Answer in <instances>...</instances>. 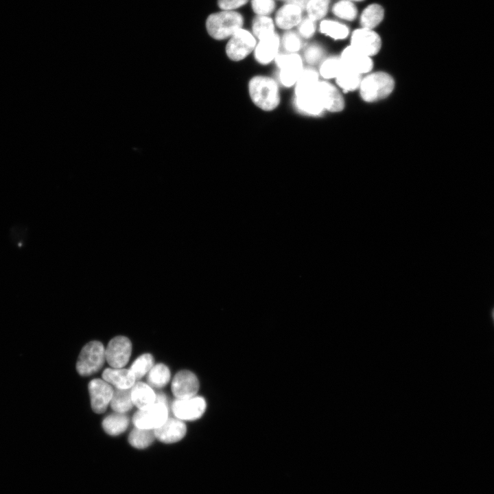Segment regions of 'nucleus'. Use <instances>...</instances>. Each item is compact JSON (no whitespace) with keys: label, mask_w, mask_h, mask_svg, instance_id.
Masks as SVG:
<instances>
[{"label":"nucleus","mask_w":494,"mask_h":494,"mask_svg":"<svg viewBox=\"0 0 494 494\" xmlns=\"http://www.w3.org/2000/svg\"><path fill=\"white\" fill-rule=\"evenodd\" d=\"M248 94L252 103L264 111L275 110L281 102L278 83L271 77L257 75L248 84Z\"/></svg>","instance_id":"f257e3e1"},{"label":"nucleus","mask_w":494,"mask_h":494,"mask_svg":"<svg viewBox=\"0 0 494 494\" xmlns=\"http://www.w3.org/2000/svg\"><path fill=\"white\" fill-rule=\"evenodd\" d=\"M395 80L384 71L370 72L362 78L359 93L366 102L372 103L388 97L395 89Z\"/></svg>","instance_id":"f03ea898"},{"label":"nucleus","mask_w":494,"mask_h":494,"mask_svg":"<svg viewBox=\"0 0 494 494\" xmlns=\"http://www.w3.org/2000/svg\"><path fill=\"white\" fill-rule=\"evenodd\" d=\"M244 19L241 14L233 10H223L209 15L206 21L209 34L214 39L230 38L241 29Z\"/></svg>","instance_id":"7ed1b4c3"},{"label":"nucleus","mask_w":494,"mask_h":494,"mask_svg":"<svg viewBox=\"0 0 494 494\" xmlns=\"http://www.w3.org/2000/svg\"><path fill=\"white\" fill-rule=\"evenodd\" d=\"M105 360L103 344L99 341H91L81 350L76 363V370L82 376H90L101 369Z\"/></svg>","instance_id":"20e7f679"},{"label":"nucleus","mask_w":494,"mask_h":494,"mask_svg":"<svg viewBox=\"0 0 494 494\" xmlns=\"http://www.w3.org/2000/svg\"><path fill=\"white\" fill-rule=\"evenodd\" d=\"M274 61L281 84L287 88L294 86L304 69L301 56L297 53L279 54Z\"/></svg>","instance_id":"39448f33"},{"label":"nucleus","mask_w":494,"mask_h":494,"mask_svg":"<svg viewBox=\"0 0 494 494\" xmlns=\"http://www.w3.org/2000/svg\"><path fill=\"white\" fill-rule=\"evenodd\" d=\"M256 45L255 36L241 28L230 37L226 46V54L231 60L240 61L254 51Z\"/></svg>","instance_id":"423d86ee"},{"label":"nucleus","mask_w":494,"mask_h":494,"mask_svg":"<svg viewBox=\"0 0 494 494\" xmlns=\"http://www.w3.org/2000/svg\"><path fill=\"white\" fill-rule=\"evenodd\" d=\"M349 45L373 57L380 51L382 40L380 35L375 30L360 27L350 34Z\"/></svg>","instance_id":"0eeeda50"},{"label":"nucleus","mask_w":494,"mask_h":494,"mask_svg":"<svg viewBox=\"0 0 494 494\" xmlns=\"http://www.w3.org/2000/svg\"><path fill=\"white\" fill-rule=\"evenodd\" d=\"M168 418L167 405L154 403L145 410H139L133 416L132 422L139 428L155 430L162 425Z\"/></svg>","instance_id":"6e6552de"},{"label":"nucleus","mask_w":494,"mask_h":494,"mask_svg":"<svg viewBox=\"0 0 494 494\" xmlns=\"http://www.w3.org/2000/svg\"><path fill=\"white\" fill-rule=\"evenodd\" d=\"M131 352L130 340L125 336H116L107 345L105 350L106 360L111 367L121 368L128 362Z\"/></svg>","instance_id":"1a4fd4ad"},{"label":"nucleus","mask_w":494,"mask_h":494,"mask_svg":"<svg viewBox=\"0 0 494 494\" xmlns=\"http://www.w3.org/2000/svg\"><path fill=\"white\" fill-rule=\"evenodd\" d=\"M205 410V400L198 396L183 399H176L172 405L174 414L180 420H196L202 416Z\"/></svg>","instance_id":"9d476101"},{"label":"nucleus","mask_w":494,"mask_h":494,"mask_svg":"<svg viewBox=\"0 0 494 494\" xmlns=\"http://www.w3.org/2000/svg\"><path fill=\"white\" fill-rule=\"evenodd\" d=\"M339 58L344 68L362 75L371 72L373 67L372 57H370L351 45L341 51Z\"/></svg>","instance_id":"9b49d317"},{"label":"nucleus","mask_w":494,"mask_h":494,"mask_svg":"<svg viewBox=\"0 0 494 494\" xmlns=\"http://www.w3.org/2000/svg\"><path fill=\"white\" fill-rule=\"evenodd\" d=\"M92 410L97 414L105 412L112 399L114 390L104 380L94 379L89 384Z\"/></svg>","instance_id":"f8f14e48"},{"label":"nucleus","mask_w":494,"mask_h":494,"mask_svg":"<svg viewBox=\"0 0 494 494\" xmlns=\"http://www.w3.org/2000/svg\"><path fill=\"white\" fill-rule=\"evenodd\" d=\"M199 389V381L194 373L183 370L178 372L172 381V391L178 399L194 397Z\"/></svg>","instance_id":"ddd939ff"},{"label":"nucleus","mask_w":494,"mask_h":494,"mask_svg":"<svg viewBox=\"0 0 494 494\" xmlns=\"http://www.w3.org/2000/svg\"><path fill=\"white\" fill-rule=\"evenodd\" d=\"M318 91L325 111L338 113L345 106V102L339 89L333 84L320 80L318 82Z\"/></svg>","instance_id":"4468645a"},{"label":"nucleus","mask_w":494,"mask_h":494,"mask_svg":"<svg viewBox=\"0 0 494 494\" xmlns=\"http://www.w3.org/2000/svg\"><path fill=\"white\" fill-rule=\"evenodd\" d=\"M280 44L281 40L276 33L259 40L254 49L255 60L263 65L270 63L279 54Z\"/></svg>","instance_id":"2eb2a0df"},{"label":"nucleus","mask_w":494,"mask_h":494,"mask_svg":"<svg viewBox=\"0 0 494 494\" xmlns=\"http://www.w3.org/2000/svg\"><path fill=\"white\" fill-rule=\"evenodd\" d=\"M156 439L164 443L180 440L186 434L187 427L179 419L167 418L160 427L154 430Z\"/></svg>","instance_id":"dca6fc26"},{"label":"nucleus","mask_w":494,"mask_h":494,"mask_svg":"<svg viewBox=\"0 0 494 494\" xmlns=\"http://www.w3.org/2000/svg\"><path fill=\"white\" fill-rule=\"evenodd\" d=\"M302 12L299 7L287 3L277 11L275 23L279 28L289 30L301 22Z\"/></svg>","instance_id":"f3484780"},{"label":"nucleus","mask_w":494,"mask_h":494,"mask_svg":"<svg viewBox=\"0 0 494 494\" xmlns=\"http://www.w3.org/2000/svg\"><path fill=\"white\" fill-rule=\"evenodd\" d=\"M102 378L116 388L120 389L130 388L136 380L130 369L121 368H106L102 373Z\"/></svg>","instance_id":"a211bd4d"},{"label":"nucleus","mask_w":494,"mask_h":494,"mask_svg":"<svg viewBox=\"0 0 494 494\" xmlns=\"http://www.w3.org/2000/svg\"><path fill=\"white\" fill-rule=\"evenodd\" d=\"M358 17L360 27L375 30L384 21L385 9L379 3H372L363 9Z\"/></svg>","instance_id":"6ab92c4d"},{"label":"nucleus","mask_w":494,"mask_h":494,"mask_svg":"<svg viewBox=\"0 0 494 494\" xmlns=\"http://www.w3.org/2000/svg\"><path fill=\"white\" fill-rule=\"evenodd\" d=\"M131 398L139 410H145L155 403L156 395L149 385L138 381L131 387Z\"/></svg>","instance_id":"aec40b11"},{"label":"nucleus","mask_w":494,"mask_h":494,"mask_svg":"<svg viewBox=\"0 0 494 494\" xmlns=\"http://www.w3.org/2000/svg\"><path fill=\"white\" fill-rule=\"evenodd\" d=\"M320 32L334 40H342L350 35L348 25L334 19H322L319 25Z\"/></svg>","instance_id":"412c9836"},{"label":"nucleus","mask_w":494,"mask_h":494,"mask_svg":"<svg viewBox=\"0 0 494 494\" xmlns=\"http://www.w3.org/2000/svg\"><path fill=\"white\" fill-rule=\"evenodd\" d=\"M128 425V416L121 412L111 414L107 416L102 421L104 430L111 436H117L124 432Z\"/></svg>","instance_id":"4be33fe9"},{"label":"nucleus","mask_w":494,"mask_h":494,"mask_svg":"<svg viewBox=\"0 0 494 494\" xmlns=\"http://www.w3.org/2000/svg\"><path fill=\"white\" fill-rule=\"evenodd\" d=\"M332 14L343 21L351 22L358 16V9L355 3L347 0H338L331 8Z\"/></svg>","instance_id":"5701e85b"},{"label":"nucleus","mask_w":494,"mask_h":494,"mask_svg":"<svg viewBox=\"0 0 494 494\" xmlns=\"http://www.w3.org/2000/svg\"><path fill=\"white\" fill-rule=\"evenodd\" d=\"M156 438L154 430L135 427L128 436L131 446L137 449H145L150 446Z\"/></svg>","instance_id":"b1692460"},{"label":"nucleus","mask_w":494,"mask_h":494,"mask_svg":"<svg viewBox=\"0 0 494 494\" xmlns=\"http://www.w3.org/2000/svg\"><path fill=\"white\" fill-rule=\"evenodd\" d=\"M110 403L111 408L116 412L125 413L129 411L134 405L131 398V388H116Z\"/></svg>","instance_id":"393cba45"},{"label":"nucleus","mask_w":494,"mask_h":494,"mask_svg":"<svg viewBox=\"0 0 494 494\" xmlns=\"http://www.w3.org/2000/svg\"><path fill=\"white\" fill-rule=\"evenodd\" d=\"M170 371L167 366L158 364L148 372L147 381L150 386L160 388L167 384L170 380Z\"/></svg>","instance_id":"a878e982"},{"label":"nucleus","mask_w":494,"mask_h":494,"mask_svg":"<svg viewBox=\"0 0 494 494\" xmlns=\"http://www.w3.org/2000/svg\"><path fill=\"white\" fill-rule=\"evenodd\" d=\"M362 79V75L343 67L335 80L340 89L344 91H353L359 89Z\"/></svg>","instance_id":"bb28decb"},{"label":"nucleus","mask_w":494,"mask_h":494,"mask_svg":"<svg viewBox=\"0 0 494 494\" xmlns=\"http://www.w3.org/2000/svg\"><path fill=\"white\" fill-rule=\"evenodd\" d=\"M343 67L339 56H330L322 61L318 71L320 76L325 80H335Z\"/></svg>","instance_id":"cd10ccee"},{"label":"nucleus","mask_w":494,"mask_h":494,"mask_svg":"<svg viewBox=\"0 0 494 494\" xmlns=\"http://www.w3.org/2000/svg\"><path fill=\"white\" fill-rule=\"evenodd\" d=\"M252 30L253 35L258 40L275 33L274 22L268 16L257 15L252 21Z\"/></svg>","instance_id":"c85d7f7f"},{"label":"nucleus","mask_w":494,"mask_h":494,"mask_svg":"<svg viewBox=\"0 0 494 494\" xmlns=\"http://www.w3.org/2000/svg\"><path fill=\"white\" fill-rule=\"evenodd\" d=\"M331 5V0H309L305 11L307 17L314 21H321L327 14Z\"/></svg>","instance_id":"c756f323"},{"label":"nucleus","mask_w":494,"mask_h":494,"mask_svg":"<svg viewBox=\"0 0 494 494\" xmlns=\"http://www.w3.org/2000/svg\"><path fill=\"white\" fill-rule=\"evenodd\" d=\"M154 362L152 355L149 353L141 355L136 359L130 368L135 379H140L148 373L154 366Z\"/></svg>","instance_id":"7c9ffc66"},{"label":"nucleus","mask_w":494,"mask_h":494,"mask_svg":"<svg viewBox=\"0 0 494 494\" xmlns=\"http://www.w3.org/2000/svg\"><path fill=\"white\" fill-rule=\"evenodd\" d=\"M281 43L287 53H296L302 47L300 35L294 31L286 32L283 36Z\"/></svg>","instance_id":"2f4dec72"},{"label":"nucleus","mask_w":494,"mask_h":494,"mask_svg":"<svg viewBox=\"0 0 494 494\" xmlns=\"http://www.w3.org/2000/svg\"><path fill=\"white\" fill-rule=\"evenodd\" d=\"M251 6L258 16H268L274 10L275 2L274 0H252Z\"/></svg>","instance_id":"473e14b6"},{"label":"nucleus","mask_w":494,"mask_h":494,"mask_svg":"<svg viewBox=\"0 0 494 494\" xmlns=\"http://www.w3.org/2000/svg\"><path fill=\"white\" fill-rule=\"evenodd\" d=\"M324 54V49L317 44L308 46L304 52V58L309 64L317 63L321 60Z\"/></svg>","instance_id":"72a5a7b5"},{"label":"nucleus","mask_w":494,"mask_h":494,"mask_svg":"<svg viewBox=\"0 0 494 494\" xmlns=\"http://www.w3.org/2000/svg\"><path fill=\"white\" fill-rule=\"evenodd\" d=\"M316 30V21L306 17L302 19L298 25L299 35L304 38H310L314 36Z\"/></svg>","instance_id":"f704fd0d"},{"label":"nucleus","mask_w":494,"mask_h":494,"mask_svg":"<svg viewBox=\"0 0 494 494\" xmlns=\"http://www.w3.org/2000/svg\"><path fill=\"white\" fill-rule=\"evenodd\" d=\"M248 0H217L219 8L223 10H233L247 3Z\"/></svg>","instance_id":"c9c22d12"},{"label":"nucleus","mask_w":494,"mask_h":494,"mask_svg":"<svg viewBox=\"0 0 494 494\" xmlns=\"http://www.w3.org/2000/svg\"><path fill=\"white\" fill-rule=\"evenodd\" d=\"M287 1V3L294 4L299 7L302 10V11H305L309 0H288Z\"/></svg>","instance_id":"e433bc0d"},{"label":"nucleus","mask_w":494,"mask_h":494,"mask_svg":"<svg viewBox=\"0 0 494 494\" xmlns=\"http://www.w3.org/2000/svg\"><path fill=\"white\" fill-rule=\"evenodd\" d=\"M155 403H162L167 405V399L165 395L163 393H158L157 395H156Z\"/></svg>","instance_id":"4c0bfd02"},{"label":"nucleus","mask_w":494,"mask_h":494,"mask_svg":"<svg viewBox=\"0 0 494 494\" xmlns=\"http://www.w3.org/2000/svg\"><path fill=\"white\" fill-rule=\"evenodd\" d=\"M347 1H352V2H354L356 3H359V2H362L365 0H347Z\"/></svg>","instance_id":"58836bf2"},{"label":"nucleus","mask_w":494,"mask_h":494,"mask_svg":"<svg viewBox=\"0 0 494 494\" xmlns=\"http://www.w3.org/2000/svg\"><path fill=\"white\" fill-rule=\"evenodd\" d=\"M493 318H494V311H493Z\"/></svg>","instance_id":"ea45409f"},{"label":"nucleus","mask_w":494,"mask_h":494,"mask_svg":"<svg viewBox=\"0 0 494 494\" xmlns=\"http://www.w3.org/2000/svg\"><path fill=\"white\" fill-rule=\"evenodd\" d=\"M285 1H288V0H285Z\"/></svg>","instance_id":"a19ab883"}]
</instances>
